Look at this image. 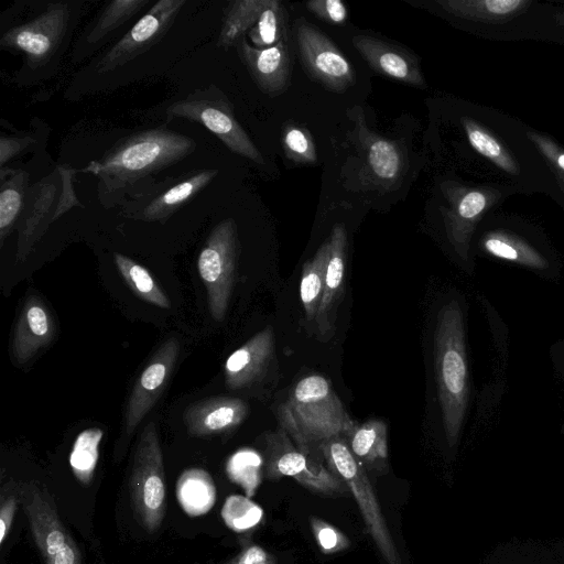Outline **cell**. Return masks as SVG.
Instances as JSON below:
<instances>
[{"label": "cell", "mask_w": 564, "mask_h": 564, "mask_svg": "<svg viewBox=\"0 0 564 564\" xmlns=\"http://www.w3.org/2000/svg\"><path fill=\"white\" fill-rule=\"evenodd\" d=\"M195 148L187 135L151 129L129 135L80 171L97 177L99 202L112 207L142 192L152 184L150 176L188 156Z\"/></svg>", "instance_id": "1"}, {"label": "cell", "mask_w": 564, "mask_h": 564, "mask_svg": "<svg viewBox=\"0 0 564 564\" xmlns=\"http://www.w3.org/2000/svg\"><path fill=\"white\" fill-rule=\"evenodd\" d=\"M436 395L449 448L459 441L470 399L466 319L462 301L453 296L437 311L433 335Z\"/></svg>", "instance_id": "2"}, {"label": "cell", "mask_w": 564, "mask_h": 564, "mask_svg": "<svg viewBox=\"0 0 564 564\" xmlns=\"http://www.w3.org/2000/svg\"><path fill=\"white\" fill-rule=\"evenodd\" d=\"M279 423L301 452L319 460V446L346 435L355 421L332 382L321 375H311L294 386L288 401L279 408Z\"/></svg>", "instance_id": "3"}, {"label": "cell", "mask_w": 564, "mask_h": 564, "mask_svg": "<svg viewBox=\"0 0 564 564\" xmlns=\"http://www.w3.org/2000/svg\"><path fill=\"white\" fill-rule=\"evenodd\" d=\"M328 469L343 480L354 496L365 524L387 564H402L377 496L361 463L351 453L344 435L319 446Z\"/></svg>", "instance_id": "4"}, {"label": "cell", "mask_w": 564, "mask_h": 564, "mask_svg": "<svg viewBox=\"0 0 564 564\" xmlns=\"http://www.w3.org/2000/svg\"><path fill=\"white\" fill-rule=\"evenodd\" d=\"M129 490L137 519L148 532H155L164 519L166 490L162 448L153 422L139 436Z\"/></svg>", "instance_id": "5"}, {"label": "cell", "mask_w": 564, "mask_h": 564, "mask_svg": "<svg viewBox=\"0 0 564 564\" xmlns=\"http://www.w3.org/2000/svg\"><path fill=\"white\" fill-rule=\"evenodd\" d=\"M166 117L200 123L234 153L257 164L264 162L259 149L235 118L229 100L215 86L197 89L172 102L166 109Z\"/></svg>", "instance_id": "6"}, {"label": "cell", "mask_w": 564, "mask_h": 564, "mask_svg": "<svg viewBox=\"0 0 564 564\" xmlns=\"http://www.w3.org/2000/svg\"><path fill=\"white\" fill-rule=\"evenodd\" d=\"M20 503L33 540L46 564H83L72 534L64 525L48 490L34 481L18 486Z\"/></svg>", "instance_id": "7"}, {"label": "cell", "mask_w": 564, "mask_h": 564, "mask_svg": "<svg viewBox=\"0 0 564 564\" xmlns=\"http://www.w3.org/2000/svg\"><path fill=\"white\" fill-rule=\"evenodd\" d=\"M238 252L237 225L232 218L219 221L202 247L197 270L206 288L210 315L225 318L230 302Z\"/></svg>", "instance_id": "8"}, {"label": "cell", "mask_w": 564, "mask_h": 564, "mask_svg": "<svg viewBox=\"0 0 564 564\" xmlns=\"http://www.w3.org/2000/svg\"><path fill=\"white\" fill-rule=\"evenodd\" d=\"M265 475L269 479L291 477L313 494L337 497L349 492L346 484L319 460L301 452L279 425L264 436Z\"/></svg>", "instance_id": "9"}, {"label": "cell", "mask_w": 564, "mask_h": 564, "mask_svg": "<svg viewBox=\"0 0 564 564\" xmlns=\"http://www.w3.org/2000/svg\"><path fill=\"white\" fill-rule=\"evenodd\" d=\"M72 15L70 3H51L35 18L4 32L0 46L22 53L29 67H42L59 51L68 33Z\"/></svg>", "instance_id": "10"}, {"label": "cell", "mask_w": 564, "mask_h": 564, "mask_svg": "<svg viewBox=\"0 0 564 564\" xmlns=\"http://www.w3.org/2000/svg\"><path fill=\"white\" fill-rule=\"evenodd\" d=\"M217 169L189 172L151 184L121 206L127 217L143 221H165L191 202L218 174Z\"/></svg>", "instance_id": "11"}, {"label": "cell", "mask_w": 564, "mask_h": 564, "mask_svg": "<svg viewBox=\"0 0 564 564\" xmlns=\"http://www.w3.org/2000/svg\"><path fill=\"white\" fill-rule=\"evenodd\" d=\"M294 26L301 63L310 77L335 93L349 88L355 73L334 42L304 19Z\"/></svg>", "instance_id": "12"}, {"label": "cell", "mask_w": 564, "mask_h": 564, "mask_svg": "<svg viewBox=\"0 0 564 564\" xmlns=\"http://www.w3.org/2000/svg\"><path fill=\"white\" fill-rule=\"evenodd\" d=\"M448 206L442 208L445 232L452 250L467 272L474 269L471 240L478 221L494 202L495 194L480 188L442 185Z\"/></svg>", "instance_id": "13"}, {"label": "cell", "mask_w": 564, "mask_h": 564, "mask_svg": "<svg viewBox=\"0 0 564 564\" xmlns=\"http://www.w3.org/2000/svg\"><path fill=\"white\" fill-rule=\"evenodd\" d=\"M185 0H160L99 59L97 70H113L154 45L170 29Z\"/></svg>", "instance_id": "14"}, {"label": "cell", "mask_w": 564, "mask_h": 564, "mask_svg": "<svg viewBox=\"0 0 564 564\" xmlns=\"http://www.w3.org/2000/svg\"><path fill=\"white\" fill-rule=\"evenodd\" d=\"M478 248L484 256L525 269L549 281L561 276V263L544 247L506 229H491L482 234Z\"/></svg>", "instance_id": "15"}, {"label": "cell", "mask_w": 564, "mask_h": 564, "mask_svg": "<svg viewBox=\"0 0 564 564\" xmlns=\"http://www.w3.org/2000/svg\"><path fill=\"white\" fill-rule=\"evenodd\" d=\"M180 350L177 338L166 339L155 350L137 379L126 408L124 427L128 434L135 431L158 402L175 368Z\"/></svg>", "instance_id": "16"}, {"label": "cell", "mask_w": 564, "mask_h": 564, "mask_svg": "<svg viewBox=\"0 0 564 564\" xmlns=\"http://www.w3.org/2000/svg\"><path fill=\"white\" fill-rule=\"evenodd\" d=\"M355 122V134L366 159L367 167L376 182L391 187L406 171V158L400 143L371 131L365 122L361 108L349 111Z\"/></svg>", "instance_id": "17"}, {"label": "cell", "mask_w": 564, "mask_h": 564, "mask_svg": "<svg viewBox=\"0 0 564 564\" xmlns=\"http://www.w3.org/2000/svg\"><path fill=\"white\" fill-rule=\"evenodd\" d=\"M48 175L28 189L23 210L19 218V239L17 260L23 261L30 253L34 242L42 235L51 221L55 220V213L59 204L57 178Z\"/></svg>", "instance_id": "18"}, {"label": "cell", "mask_w": 564, "mask_h": 564, "mask_svg": "<svg viewBox=\"0 0 564 564\" xmlns=\"http://www.w3.org/2000/svg\"><path fill=\"white\" fill-rule=\"evenodd\" d=\"M237 47L241 62L262 93L275 96L289 87L291 59L286 37L267 48L254 47L241 37Z\"/></svg>", "instance_id": "19"}, {"label": "cell", "mask_w": 564, "mask_h": 564, "mask_svg": "<svg viewBox=\"0 0 564 564\" xmlns=\"http://www.w3.org/2000/svg\"><path fill=\"white\" fill-rule=\"evenodd\" d=\"M351 42L375 72L408 85H425L419 61L409 51L364 34L355 35Z\"/></svg>", "instance_id": "20"}, {"label": "cell", "mask_w": 564, "mask_h": 564, "mask_svg": "<svg viewBox=\"0 0 564 564\" xmlns=\"http://www.w3.org/2000/svg\"><path fill=\"white\" fill-rule=\"evenodd\" d=\"M247 403L232 397H210L188 405L183 421L189 435L203 437L229 431L248 415Z\"/></svg>", "instance_id": "21"}, {"label": "cell", "mask_w": 564, "mask_h": 564, "mask_svg": "<svg viewBox=\"0 0 564 564\" xmlns=\"http://www.w3.org/2000/svg\"><path fill=\"white\" fill-rule=\"evenodd\" d=\"M55 332V321L48 307L39 296H29L13 332L14 362L22 365L31 360L53 340Z\"/></svg>", "instance_id": "22"}, {"label": "cell", "mask_w": 564, "mask_h": 564, "mask_svg": "<svg viewBox=\"0 0 564 564\" xmlns=\"http://www.w3.org/2000/svg\"><path fill=\"white\" fill-rule=\"evenodd\" d=\"M274 347L272 326H267L227 358L225 383L236 390L250 386L263 375Z\"/></svg>", "instance_id": "23"}, {"label": "cell", "mask_w": 564, "mask_h": 564, "mask_svg": "<svg viewBox=\"0 0 564 564\" xmlns=\"http://www.w3.org/2000/svg\"><path fill=\"white\" fill-rule=\"evenodd\" d=\"M330 256L327 265L324 292L316 316V324L322 335L334 329L338 304L344 294L347 231L344 224H336L329 236Z\"/></svg>", "instance_id": "24"}, {"label": "cell", "mask_w": 564, "mask_h": 564, "mask_svg": "<svg viewBox=\"0 0 564 564\" xmlns=\"http://www.w3.org/2000/svg\"><path fill=\"white\" fill-rule=\"evenodd\" d=\"M175 491L180 506L191 517L207 513L216 501L214 480L200 468L184 470L176 482Z\"/></svg>", "instance_id": "25"}, {"label": "cell", "mask_w": 564, "mask_h": 564, "mask_svg": "<svg viewBox=\"0 0 564 564\" xmlns=\"http://www.w3.org/2000/svg\"><path fill=\"white\" fill-rule=\"evenodd\" d=\"M0 241L1 246L19 220L29 189V173L2 167L0 172Z\"/></svg>", "instance_id": "26"}, {"label": "cell", "mask_w": 564, "mask_h": 564, "mask_svg": "<svg viewBox=\"0 0 564 564\" xmlns=\"http://www.w3.org/2000/svg\"><path fill=\"white\" fill-rule=\"evenodd\" d=\"M354 456L361 465L372 466L388 458L387 424L371 419L364 423L355 422L344 435Z\"/></svg>", "instance_id": "27"}, {"label": "cell", "mask_w": 564, "mask_h": 564, "mask_svg": "<svg viewBox=\"0 0 564 564\" xmlns=\"http://www.w3.org/2000/svg\"><path fill=\"white\" fill-rule=\"evenodd\" d=\"M527 0H438L446 12L471 21L498 22L508 20L530 6Z\"/></svg>", "instance_id": "28"}, {"label": "cell", "mask_w": 564, "mask_h": 564, "mask_svg": "<svg viewBox=\"0 0 564 564\" xmlns=\"http://www.w3.org/2000/svg\"><path fill=\"white\" fill-rule=\"evenodd\" d=\"M330 256L329 240L319 246L315 256L302 268L300 297L307 321H315L324 292L325 276Z\"/></svg>", "instance_id": "29"}, {"label": "cell", "mask_w": 564, "mask_h": 564, "mask_svg": "<svg viewBox=\"0 0 564 564\" xmlns=\"http://www.w3.org/2000/svg\"><path fill=\"white\" fill-rule=\"evenodd\" d=\"M268 0H236L225 11L218 45L230 47L251 30L263 12Z\"/></svg>", "instance_id": "30"}, {"label": "cell", "mask_w": 564, "mask_h": 564, "mask_svg": "<svg viewBox=\"0 0 564 564\" xmlns=\"http://www.w3.org/2000/svg\"><path fill=\"white\" fill-rule=\"evenodd\" d=\"M113 259L122 279L138 297L161 308L171 307L170 299L148 269L119 252L113 253Z\"/></svg>", "instance_id": "31"}, {"label": "cell", "mask_w": 564, "mask_h": 564, "mask_svg": "<svg viewBox=\"0 0 564 564\" xmlns=\"http://www.w3.org/2000/svg\"><path fill=\"white\" fill-rule=\"evenodd\" d=\"M102 435V430L90 427L79 433L74 442L69 465L76 479L84 486H89L93 480Z\"/></svg>", "instance_id": "32"}, {"label": "cell", "mask_w": 564, "mask_h": 564, "mask_svg": "<svg viewBox=\"0 0 564 564\" xmlns=\"http://www.w3.org/2000/svg\"><path fill=\"white\" fill-rule=\"evenodd\" d=\"M462 124L470 145L502 171L517 175L519 169L506 148L484 127L470 118H463Z\"/></svg>", "instance_id": "33"}, {"label": "cell", "mask_w": 564, "mask_h": 564, "mask_svg": "<svg viewBox=\"0 0 564 564\" xmlns=\"http://www.w3.org/2000/svg\"><path fill=\"white\" fill-rule=\"evenodd\" d=\"M286 11L279 0H268L256 25L249 30L248 35L258 48L274 46L286 37Z\"/></svg>", "instance_id": "34"}, {"label": "cell", "mask_w": 564, "mask_h": 564, "mask_svg": "<svg viewBox=\"0 0 564 564\" xmlns=\"http://www.w3.org/2000/svg\"><path fill=\"white\" fill-rule=\"evenodd\" d=\"M149 3L150 0H113L108 2L100 12L94 26L88 32L86 37L87 43H98Z\"/></svg>", "instance_id": "35"}, {"label": "cell", "mask_w": 564, "mask_h": 564, "mask_svg": "<svg viewBox=\"0 0 564 564\" xmlns=\"http://www.w3.org/2000/svg\"><path fill=\"white\" fill-rule=\"evenodd\" d=\"M261 466L262 458L256 452L241 449L228 459L226 471L229 479L251 498L261 482Z\"/></svg>", "instance_id": "36"}, {"label": "cell", "mask_w": 564, "mask_h": 564, "mask_svg": "<svg viewBox=\"0 0 564 564\" xmlns=\"http://www.w3.org/2000/svg\"><path fill=\"white\" fill-rule=\"evenodd\" d=\"M263 517L262 508L249 497L231 495L221 509L225 524L235 532H245L257 527Z\"/></svg>", "instance_id": "37"}, {"label": "cell", "mask_w": 564, "mask_h": 564, "mask_svg": "<svg viewBox=\"0 0 564 564\" xmlns=\"http://www.w3.org/2000/svg\"><path fill=\"white\" fill-rule=\"evenodd\" d=\"M285 155L296 163H315L316 148L310 131L296 124H285L282 132Z\"/></svg>", "instance_id": "38"}, {"label": "cell", "mask_w": 564, "mask_h": 564, "mask_svg": "<svg viewBox=\"0 0 564 564\" xmlns=\"http://www.w3.org/2000/svg\"><path fill=\"white\" fill-rule=\"evenodd\" d=\"M310 525L316 544L323 554H334L349 547V539L336 527L315 516L310 518Z\"/></svg>", "instance_id": "39"}, {"label": "cell", "mask_w": 564, "mask_h": 564, "mask_svg": "<svg viewBox=\"0 0 564 564\" xmlns=\"http://www.w3.org/2000/svg\"><path fill=\"white\" fill-rule=\"evenodd\" d=\"M305 6L311 13L323 21L340 24L347 20V6L341 0H311Z\"/></svg>", "instance_id": "40"}, {"label": "cell", "mask_w": 564, "mask_h": 564, "mask_svg": "<svg viewBox=\"0 0 564 564\" xmlns=\"http://www.w3.org/2000/svg\"><path fill=\"white\" fill-rule=\"evenodd\" d=\"M20 502L19 491L10 489H3L1 495V506H0V543L3 545L7 540L15 512L18 510V505Z\"/></svg>", "instance_id": "41"}, {"label": "cell", "mask_w": 564, "mask_h": 564, "mask_svg": "<svg viewBox=\"0 0 564 564\" xmlns=\"http://www.w3.org/2000/svg\"><path fill=\"white\" fill-rule=\"evenodd\" d=\"M528 135L544 158L564 174V150L545 135L536 132H529Z\"/></svg>", "instance_id": "42"}, {"label": "cell", "mask_w": 564, "mask_h": 564, "mask_svg": "<svg viewBox=\"0 0 564 564\" xmlns=\"http://www.w3.org/2000/svg\"><path fill=\"white\" fill-rule=\"evenodd\" d=\"M35 140L30 135L24 137H4L0 138V169L6 167V163L17 155L26 151Z\"/></svg>", "instance_id": "43"}, {"label": "cell", "mask_w": 564, "mask_h": 564, "mask_svg": "<svg viewBox=\"0 0 564 564\" xmlns=\"http://www.w3.org/2000/svg\"><path fill=\"white\" fill-rule=\"evenodd\" d=\"M226 564H275V561L263 547L250 543Z\"/></svg>", "instance_id": "44"}, {"label": "cell", "mask_w": 564, "mask_h": 564, "mask_svg": "<svg viewBox=\"0 0 564 564\" xmlns=\"http://www.w3.org/2000/svg\"><path fill=\"white\" fill-rule=\"evenodd\" d=\"M59 171L63 175V192L61 194L59 204L55 213V220L65 214L69 208L79 205V202L74 194L72 184L73 174L76 172V170L59 169Z\"/></svg>", "instance_id": "45"}, {"label": "cell", "mask_w": 564, "mask_h": 564, "mask_svg": "<svg viewBox=\"0 0 564 564\" xmlns=\"http://www.w3.org/2000/svg\"><path fill=\"white\" fill-rule=\"evenodd\" d=\"M549 356L555 375L564 384V339H558L551 345Z\"/></svg>", "instance_id": "46"}, {"label": "cell", "mask_w": 564, "mask_h": 564, "mask_svg": "<svg viewBox=\"0 0 564 564\" xmlns=\"http://www.w3.org/2000/svg\"><path fill=\"white\" fill-rule=\"evenodd\" d=\"M556 178L564 191V174L556 170Z\"/></svg>", "instance_id": "47"}]
</instances>
